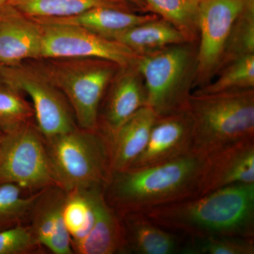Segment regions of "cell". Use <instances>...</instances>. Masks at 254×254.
Listing matches in <instances>:
<instances>
[{"mask_svg": "<svg viewBox=\"0 0 254 254\" xmlns=\"http://www.w3.org/2000/svg\"><path fill=\"white\" fill-rule=\"evenodd\" d=\"M155 18L156 15L137 14L113 8L96 7L76 16L36 19L46 22L73 25L113 40L119 33Z\"/></svg>", "mask_w": 254, "mask_h": 254, "instance_id": "obj_19", "label": "cell"}, {"mask_svg": "<svg viewBox=\"0 0 254 254\" xmlns=\"http://www.w3.org/2000/svg\"><path fill=\"white\" fill-rule=\"evenodd\" d=\"M45 141L57 186L105 190L113 170L109 140L99 129L78 127Z\"/></svg>", "mask_w": 254, "mask_h": 254, "instance_id": "obj_4", "label": "cell"}, {"mask_svg": "<svg viewBox=\"0 0 254 254\" xmlns=\"http://www.w3.org/2000/svg\"><path fill=\"white\" fill-rule=\"evenodd\" d=\"M247 0H200L198 9L200 44L196 53L195 83L207 84L221 66L232 28Z\"/></svg>", "mask_w": 254, "mask_h": 254, "instance_id": "obj_10", "label": "cell"}, {"mask_svg": "<svg viewBox=\"0 0 254 254\" xmlns=\"http://www.w3.org/2000/svg\"><path fill=\"white\" fill-rule=\"evenodd\" d=\"M130 0H10L9 5L31 18L68 17L93 8L129 11Z\"/></svg>", "mask_w": 254, "mask_h": 254, "instance_id": "obj_21", "label": "cell"}, {"mask_svg": "<svg viewBox=\"0 0 254 254\" xmlns=\"http://www.w3.org/2000/svg\"><path fill=\"white\" fill-rule=\"evenodd\" d=\"M157 115L145 106L123 123L110 138L113 172L127 170L144 150Z\"/></svg>", "mask_w": 254, "mask_h": 254, "instance_id": "obj_18", "label": "cell"}, {"mask_svg": "<svg viewBox=\"0 0 254 254\" xmlns=\"http://www.w3.org/2000/svg\"><path fill=\"white\" fill-rule=\"evenodd\" d=\"M66 197V192L57 185L40 190L28 218L38 242L55 254H73L63 218Z\"/></svg>", "mask_w": 254, "mask_h": 254, "instance_id": "obj_13", "label": "cell"}, {"mask_svg": "<svg viewBox=\"0 0 254 254\" xmlns=\"http://www.w3.org/2000/svg\"><path fill=\"white\" fill-rule=\"evenodd\" d=\"M0 81L31 98L37 128L46 139L78 127L67 100L42 66H1Z\"/></svg>", "mask_w": 254, "mask_h": 254, "instance_id": "obj_8", "label": "cell"}, {"mask_svg": "<svg viewBox=\"0 0 254 254\" xmlns=\"http://www.w3.org/2000/svg\"><path fill=\"white\" fill-rule=\"evenodd\" d=\"M1 64H0V68H1Z\"/></svg>", "mask_w": 254, "mask_h": 254, "instance_id": "obj_33", "label": "cell"}, {"mask_svg": "<svg viewBox=\"0 0 254 254\" xmlns=\"http://www.w3.org/2000/svg\"><path fill=\"white\" fill-rule=\"evenodd\" d=\"M38 192L24 195V190L17 185H0V231L18 224L28 223Z\"/></svg>", "mask_w": 254, "mask_h": 254, "instance_id": "obj_26", "label": "cell"}, {"mask_svg": "<svg viewBox=\"0 0 254 254\" xmlns=\"http://www.w3.org/2000/svg\"><path fill=\"white\" fill-rule=\"evenodd\" d=\"M128 254H181L185 235L159 226L143 213L120 215Z\"/></svg>", "mask_w": 254, "mask_h": 254, "instance_id": "obj_17", "label": "cell"}, {"mask_svg": "<svg viewBox=\"0 0 254 254\" xmlns=\"http://www.w3.org/2000/svg\"><path fill=\"white\" fill-rule=\"evenodd\" d=\"M122 68L98 118V129L108 140L123 123L146 105L144 82L135 65Z\"/></svg>", "mask_w": 254, "mask_h": 254, "instance_id": "obj_15", "label": "cell"}, {"mask_svg": "<svg viewBox=\"0 0 254 254\" xmlns=\"http://www.w3.org/2000/svg\"><path fill=\"white\" fill-rule=\"evenodd\" d=\"M148 7L194 41L198 33L199 0H145Z\"/></svg>", "mask_w": 254, "mask_h": 254, "instance_id": "obj_24", "label": "cell"}, {"mask_svg": "<svg viewBox=\"0 0 254 254\" xmlns=\"http://www.w3.org/2000/svg\"><path fill=\"white\" fill-rule=\"evenodd\" d=\"M199 1H200V0H199Z\"/></svg>", "mask_w": 254, "mask_h": 254, "instance_id": "obj_34", "label": "cell"}, {"mask_svg": "<svg viewBox=\"0 0 254 254\" xmlns=\"http://www.w3.org/2000/svg\"><path fill=\"white\" fill-rule=\"evenodd\" d=\"M133 4L137 5V6H143V2L141 0H130Z\"/></svg>", "mask_w": 254, "mask_h": 254, "instance_id": "obj_31", "label": "cell"}, {"mask_svg": "<svg viewBox=\"0 0 254 254\" xmlns=\"http://www.w3.org/2000/svg\"><path fill=\"white\" fill-rule=\"evenodd\" d=\"M196 53L186 43L138 56L135 66L144 82L146 105L158 118L188 108L194 84Z\"/></svg>", "mask_w": 254, "mask_h": 254, "instance_id": "obj_5", "label": "cell"}, {"mask_svg": "<svg viewBox=\"0 0 254 254\" xmlns=\"http://www.w3.org/2000/svg\"><path fill=\"white\" fill-rule=\"evenodd\" d=\"M185 237H254V184L235 185L143 213Z\"/></svg>", "mask_w": 254, "mask_h": 254, "instance_id": "obj_1", "label": "cell"}, {"mask_svg": "<svg viewBox=\"0 0 254 254\" xmlns=\"http://www.w3.org/2000/svg\"><path fill=\"white\" fill-rule=\"evenodd\" d=\"M3 133L1 131H0V138H1V136H2Z\"/></svg>", "mask_w": 254, "mask_h": 254, "instance_id": "obj_32", "label": "cell"}, {"mask_svg": "<svg viewBox=\"0 0 254 254\" xmlns=\"http://www.w3.org/2000/svg\"><path fill=\"white\" fill-rule=\"evenodd\" d=\"M192 120L190 110L158 117L146 146L128 169L145 168L172 161L191 152Z\"/></svg>", "mask_w": 254, "mask_h": 254, "instance_id": "obj_11", "label": "cell"}, {"mask_svg": "<svg viewBox=\"0 0 254 254\" xmlns=\"http://www.w3.org/2000/svg\"><path fill=\"white\" fill-rule=\"evenodd\" d=\"M215 81L209 82L193 92L195 94H212L254 88V54L244 55L222 66Z\"/></svg>", "mask_w": 254, "mask_h": 254, "instance_id": "obj_23", "label": "cell"}, {"mask_svg": "<svg viewBox=\"0 0 254 254\" xmlns=\"http://www.w3.org/2000/svg\"><path fill=\"white\" fill-rule=\"evenodd\" d=\"M251 184H254V138L205 156L198 196L230 185Z\"/></svg>", "mask_w": 254, "mask_h": 254, "instance_id": "obj_12", "label": "cell"}, {"mask_svg": "<svg viewBox=\"0 0 254 254\" xmlns=\"http://www.w3.org/2000/svg\"><path fill=\"white\" fill-rule=\"evenodd\" d=\"M205 156L190 152L167 163L113 172L105 200L120 216L195 198Z\"/></svg>", "mask_w": 254, "mask_h": 254, "instance_id": "obj_2", "label": "cell"}, {"mask_svg": "<svg viewBox=\"0 0 254 254\" xmlns=\"http://www.w3.org/2000/svg\"><path fill=\"white\" fill-rule=\"evenodd\" d=\"M97 190L99 189L74 190L66 192L63 218L71 245L84 239L94 224V194Z\"/></svg>", "mask_w": 254, "mask_h": 254, "instance_id": "obj_22", "label": "cell"}, {"mask_svg": "<svg viewBox=\"0 0 254 254\" xmlns=\"http://www.w3.org/2000/svg\"><path fill=\"white\" fill-rule=\"evenodd\" d=\"M254 238L230 236L186 237L181 254H254Z\"/></svg>", "mask_w": 254, "mask_h": 254, "instance_id": "obj_27", "label": "cell"}, {"mask_svg": "<svg viewBox=\"0 0 254 254\" xmlns=\"http://www.w3.org/2000/svg\"><path fill=\"white\" fill-rule=\"evenodd\" d=\"M252 54H254V0H247L234 23L219 69L235 58Z\"/></svg>", "mask_w": 254, "mask_h": 254, "instance_id": "obj_28", "label": "cell"}, {"mask_svg": "<svg viewBox=\"0 0 254 254\" xmlns=\"http://www.w3.org/2000/svg\"><path fill=\"white\" fill-rule=\"evenodd\" d=\"M21 93L0 81V131L3 133L14 131L35 118L33 106Z\"/></svg>", "mask_w": 254, "mask_h": 254, "instance_id": "obj_25", "label": "cell"}, {"mask_svg": "<svg viewBox=\"0 0 254 254\" xmlns=\"http://www.w3.org/2000/svg\"><path fill=\"white\" fill-rule=\"evenodd\" d=\"M44 250L28 223L0 231V254H41Z\"/></svg>", "mask_w": 254, "mask_h": 254, "instance_id": "obj_29", "label": "cell"}, {"mask_svg": "<svg viewBox=\"0 0 254 254\" xmlns=\"http://www.w3.org/2000/svg\"><path fill=\"white\" fill-rule=\"evenodd\" d=\"M191 152L208 155L254 138V88L212 94L191 93Z\"/></svg>", "mask_w": 254, "mask_h": 254, "instance_id": "obj_3", "label": "cell"}, {"mask_svg": "<svg viewBox=\"0 0 254 254\" xmlns=\"http://www.w3.org/2000/svg\"><path fill=\"white\" fill-rule=\"evenodd\" d=\"M4 184L28 194L56 185L46 141L33 123L0 138V185Z\"/></svg>", "mask_w": 254, "mask_h": 254, "instance_id": "obj_7", "label": "cell"}, {"mask_svg": "<svg viewBox=\"0 0 254 254\" xmlns=\"http://www.w3.org/2000/svg\"><path fill=\"white\" fill-rule=\"evenodd\" d=\"M42 66L66 98L80 128L98 129L100 106L118 65L108 60L73 58Z\"/></svg>", "mask_w": 254, "mask_h": 254, "instance_id": "obj_6", "label": "cell"}, {"mask_svg": "<svg viewBox=\"0 0 254 254\" xmlns=\"http://www.w3.org/2000/svg\"><path fill=\"white\" fill-rule=\"evenodd\" d=\"M34 19L41 25L43 35L42 58H94L108 60L125 68L134 66L139 56L118 41L84 28Z\"/></svg>", "mask_w": 254, "mask_h": 254, "instance_id": "obj_9", "label": "cell"}, {"mask_svg": "<svg viewBox=\"0 0 254 254\" xmlns=\"http://www.w3.org/2000/svg\"><path fill=\"white\" fill-rule=\"evenodd\" d=\"M43 35L34 18L8 4L0 11V64L11 66L42 58Z\"/></svg>", "mask_w": 254, "mask_h": 254, "instance_id": "obj_14", "label": "cell"}, {"mask_svg": "<svg viewBox=\"0 0 254 254\" xmlns=\"http://www.w3.org/2000/svg\"><path fill=\"white\" fill-rule=\"evenodd\" d=\"M95 218L84 239L71 245L73 254H128L121 218L107 203L104 190H95Z\"/></svg>", "mask_w": 254, "mask_h": 254, "instance_id": "obj_16", "label": "cell"}, {"mask_svg": "<svg viewBox=\"0 0 254 254\" xmlns=\"http://www.w3.org/2000/svg\"><path fill=\"white\" fill-rule=\"evenodd\" d=\"M10 0H0V11L9 4Z\"/></svg>", "mask_w": 254, "mask_h": 254, "instance_id": "obj_30", "label": "cell"}, {"mask_svg": "<svg viewBox=\"0 0 254 254\" xmlns=\"http://www.w3.org/2000/svg\"><path fill=\"white\" fill-rule=\"evenodd\" d=\"M113 40L138 55L182 43H190L173 24L158 17L119 33Z\"/></svg>", "mask_w": 254, "mask_h": 254, "instance_id": "obj_20", "label": "cell"}]
</instances>
